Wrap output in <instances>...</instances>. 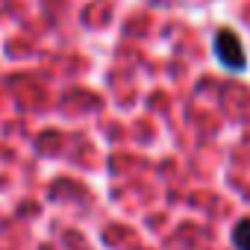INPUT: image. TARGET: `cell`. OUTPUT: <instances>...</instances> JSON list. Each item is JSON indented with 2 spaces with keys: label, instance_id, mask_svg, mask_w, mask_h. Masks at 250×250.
<instances>
[{
  "label": "cell",
  "instance_id": "cell-1",
  "mask_svg": "<svg viewBox=\"0 0 250 250\" xmlns=\"http://www.w3.org/2000/svg\"><path fill=\"white\" fill-rule=\"evenodd\" d=\"M212 50H215V59H218L227 71L238 74V71H244V68H247V56H244L241 39L235 36V30L221 27V30L215 33V39H212Z\"/></svg>",
  "mask_w": 250,
  "mask_h": 250
},
{
  "label": "cell",
  "instance_id": "cell-2",
  "mask_svg": "<svg viewBox=\"0 0 250 250\" xmlns=\"http://www.w3.org/2000/svg\"><path fill=\"white\" fill-rule=\"evenodd\" d=\"M232 244L238 250H250V218H241L232 229Z\"/></svg>",
  "mask_w": 250,
  "mask_h": 250
}]
</instances>
